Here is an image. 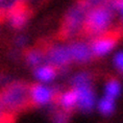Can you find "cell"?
Instances as JSON below:
<instances>
[{
	"label": "cell",
	"instance_id": "cell-1",
	"mask_svg": "<svg viewBox=\"0 0 123 123\" xmlns=\"http://www.w3.org/2000/svg\"><path fill=\"white\" fill-rule=\"evenodd\" d=\"M0 107L5 113L16 116L32 107L29 94V84L24 81H13L0 90Z\"/></svg>",
	"mask_w": 123,
	"mask_h": 123
},
{
	"label": "cell",
	"instance_id": "cell-2",
	"mask_svg": "<svg viewBox=\"0 0 123 123\" xmlns=\"http://www.w3.org/2000/svg\"><path fill=\"white\" fill-rule=\"evenodd\" d=\"M115 15L104 4L90 8L85 17L80 36L81 38L93 39L109 31L113 27Z\"/></svg>",
	"mask_w": 123,
	"mask_h": 123
},
{
	"label": "cell",
	"instance_id": "cell-3",
	"mask_svg": "<svg viewBox=\"0 0 123 123\" xmlns=\"http://www.w3.org/2000/svg\"><path fill=\"white\" fill-rule=\"evenodd\" d=\"M88 11L89 10L84 4L76 1V3L69 8L62 20L58 30V39L65 41L80 36L82 24Z\"/></svg>",
	"mask_w": 123,
	"mask_h": 123
},
{
	"label": "cell",
	"instance_id": "cell-4",
	"mask_svg": "<svg viewBox=\"0 0 123 123\" xmlns=\"http://www.w3.org/2000/svg\"><path fill=\"white\" fill-rule=\"evenodd\" d=\"M42 46L44 48L45 62L48 65L54 67L57 71L68 69L71 65L72 60L67 46L48 42H43Z\"/></svg>",
	"mask_w": 123,
	"mask_h": 123
},
{
	"label": "cell",
	"instance_id": "cell-5",
	"mask_svg": "<svg viewBox=\"0 0 123 123\" xmlns=\"http://www.w3.org/2000/svg\"><path fill=\"white\" fill-rule=\"evenodd\" d=\"M121 27H114L109 31L92 39L90 47L94 57H100L107 54L118 43V40L121 37Z\"/></svg>",
	"mask_w": 123,
	"mask_h": 123
},
{
	"label": "cell",
	"instance_id": "cell-6",
	"mask_svg": "<svg viewBox=\"0 0 123 123\" xmlns=\"http://www.w3.org/2000/svg\"><path fill=\"white\" fill-rule=\"evenodd\" d=\"M60 91L45 87L41 84L29 85V94L32 106L45 105L54 100V97Z\"/></svg>",
	"mask_w": 123,
	"mask_h": 123
},
{
	"label": "cell",
	"instance_id": "cell-7",
	"mask_svg": "<svg viewBox=\"0 0 123 123\" xmlns=\"http://www.w3.org/2000/svg\"><path fill=\"white\" fill-rule=\"evenodd\" d=\"M67 47L72 63L75 62L77 64H87L94 57L90 47V43L85 41H72L67 45Z\"/></svg>",
	"mask_w": 123,
	"mask_h": 123
},
{
	"label": "cell",
	"instance_id": "cell-8",
	"mask_svg": "<svg viewBox=\"0 0 123 123\" xmlns=\"http://www.w3.org/2000/svg\"><path fill=\"white\" fill-rule=\"evenodd\" d=\"M77 93V102L76 109L80 110L81 112L89 113L92 111L95 103V95L91 85H84L74 87Z\"/></svg>",
	"mask_w": 123,
	"mask_h": 123
},
{
	"label": "cell",
	"instance_id": "cell-9",
	"mask_svg": "<svg viewBox=\"0 0 123 123\" xmlns=\"http://www.w3.org/2000/svg\"><path fill=\"white\" fill-rule=\"evenodd\" d=\"M32 15V10L29 5L26 3H22L18 6L16 10H14L7 17V21L10 22V25L15 29H21L26 25Z\"/></svg>",
	"mask_w": 123,
	"mask_h": 123
},
{
	"label": "cell",
	"instance_id": "cell-10",
	"mask_svg": "<svg viewBox=\"0 0 123 123\" xmlns=\"http://www.w3.org/2000/svg\"><path fill=\"white\" fill-rule=\"evenodd\" d=\"M53 102L56 105L62 109L63 111H65L67 113L72 112L74 109H76V102H77V93L74 88L67 90L63 93L58 92L55 95Z\"/></svg>",
	"mask_w": 123,
	"mask_h": 123
},
{
	"label": "cell",
	"instance_id": "cell-11",
	"mask_svg": "<svg viewBox=\"0 0 123 123\" xmlns=\"http://www.w3.org/2000/svg\"><path fill=\"white\" fill-rule=\"evenodd\" d=\"M24 55H25L26 63L30 67L36 68V67L42 65L43 62H45V53L42 44H39L37 47L27 49Z\"/></svg>",
	"mask_w": 123,
	"mask_h": 123
},
{
	"label": "cell",
	"instance_id": "cell-12",
	"mask_svg": "<svg viewBox=\"0 0 123 123\" xmlns=\"http://www.w3.org/2000/svg\"><path fill=\"white\" fill-rule=\"evenodd\" d=\"M57 70L50 65H40L36 67L35 75L36 77L42 82H49L53 80L57 74Z\"/></svg>",
	"mask_w": 123,
	"mask_h": 123
},
{
	"label": "cell",
	"instance_id": "cell-13",
	"mask_svg": "<svg viewBox=\"0 0 123 123\" xmlns=\"http://www.w3.org/2000/svg\"><path fill=\"white\" fill-rule=\"evenodd\" d=\"M22 3L23 0H0V23L6 21L12 12Z\"/></svg>",
	"mask_w": 123,
	"mask_h": 123
},
{
	"label": "cell",
	"instance_id": "cell-14",
	"mask_svg": "<svg viewBox=\"0 0 123 123\" xmlns=\"http://www.w3.org/2000/svg\"><path fill=\"white\" fill-rule=\"evenodd\" d=\"M120 90H121V87H120L119 81L116 78H110L105 86V96L116 99V97L120 94Z\"/></svg>",
	"mask_w": 123,
	"mask_h": 123
},
{
	"label": "cell",
	"instance_id": "cell-15",
	"mask_svg": "<svg viewBox=\"0 0 123 123\" xmlns=\"http://www.w3.org/2000/svg\"><path fill=\"white\" fill-rule=\"evenodd\" d=\"M115 99L107 96H104L102 99L99 101L98 107L99 111L103 115H111L114 111H115Z\"/></svg>",
	"mask_w": 123,
	"mask_h": 123
},
{
	"label": "cell",
	"instance_id": "cell-16",
	"mask_svg": "<svg viewBox=\"0 0 123 123\" xmlns=\"http://www.w3.org/2000/svg\"><path fill=\"white\" fill-rule=\"evenodd\" d=\"M92 81V75L88 72H80L74 75L70 80V84L73 88L78 87V86H84V85H91Z\"/></svg>",
	"mask_w": 123,
	"mask_h": 123
},
{
	"label": "cell",
	"instance_id": "cell-17",
	"mask_svg": "<svg viewBox=\"0 0 123 123\" xmlns=\"http://www.w3.org/2000/svg\"><path fill=\"white\" fill-rule=\"evenodd\" d=\"M102 4L105 5L115 16L119 14L122 18V0H104Z\"/></svg>",
	"mask_w": 123,
	"mask_h": 123
},
{
	"label": "cell",
	"instance_id": "cell-18",
	"mask_svg": "<svg viewBox=\"0 0 123 123\" xmlns=\"http://www.w3.org/2000/svg\"><path fill=\"white\" fill-rule=\"evenodd\" d=\"M69 113L65 112L62 109L55 111L53 113V123H68Z\"/></svg>",
	"mask_w": 123,
	"mask_h": 123
},
{
	"label": "cell",
	"instance_id": "cell-19",
	"mask_svg": "<svg viewBox=\"0 0 123 123\" xmlns=\"http://www.w3.org/2000/svg\"><path fill=\"white\" fill-rule=\"evenodd\" d=\"M15 119V115L10 113H5L0 107V123H10L13 122Z\"/></svg>",
	"mask_w": 123,
	"mask_h": 123
},
{
	"label": "cell",
	"instance_id": "cell-20",
	"mask_svg": "<svg viewBox=\"0 0 123 123\" xmlns=\"http://www.w3.org/2000/svg\"><path fill=\"white\" fill-rule=\"evenodd\" d=\"M114 63H115V66L117 67V69L120 70V72H122V52L120 51L119 53L116 54L115 58H114Z\"/></svg>",
	"mask_w": 123,
	"mask_h": 123
},
{
	"label": "cell",
	"instance_id": "cell-21",
	"mask_svg": "<svg viewBox=\"0 0 123 123\" xmlns=\"http://www.w3.org/2000/svg\"><path fill=\"white\" fill-rule=\"evenodd\" d=\"M24 1V3H26L27 5H29L30 6V4H35V2H37V1H39V0H23ZM31 7V6H30Z\"/></svg>",
	"mask_w": 123,
	"mask_h": 123
}]
</instances>
